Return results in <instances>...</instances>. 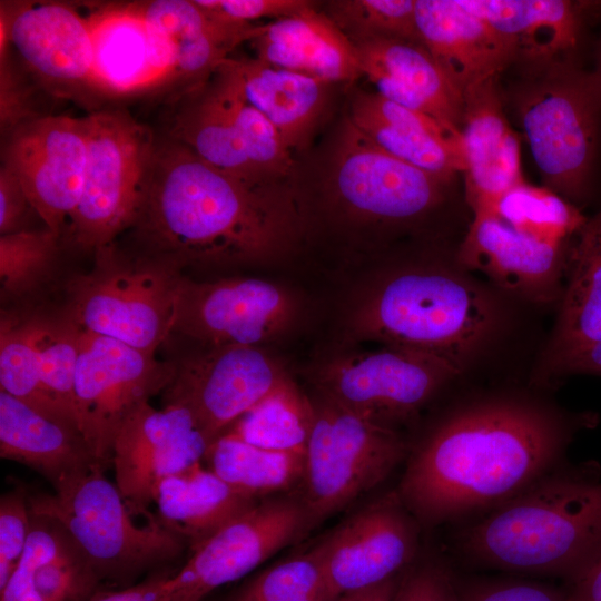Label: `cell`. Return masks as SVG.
<instances>
[{"label":"cell","instance_id":"obj_1","mask_svg":"<svg viewBox=\"0 0 601 601\" xmlns=\"http://www.w3.org/2000/svg\"><path fill=\"white\" fill-rule=\"evenodd\" d=\"M297 226L280 183H246L173 139L156 138L131 226L146 254L181 268L264 262L290 245Z\"/></svg>","mask_w":601,"mask_h":601},{"label":"cell","instance_id":"obj_2","mask_svg":"<svg viewBox=\"0 0 601 601\" xmlns=\"http://www.w3.org/2000/svg\"><path fill=\"white\" fill-rule=\"evenodd\" d=\"M572 425L531 403L497 400L444 420L408 460L398 495L426 523L499 505L541 480Z\"/></svg>","mask_w":601,"mask_h":601},{"label":"cell","instance_id":"obj_3","mask_svg":"<svg viewBox=\"0 0 601 601\" xmlns=\"http://www.w3.org/2000/svg\"><path fill=\"white\" fill-rule=\"evenodd\" d=\"M462 546L486 565L572 581L601 554V481L542 477L467 529Z\"/></svg>","mask_w":601,"mask_h":601},{"label":"cell","instance_id":"obj_4","mask_svg":"<svg viewBox=\"0 0 601 601\" xmlns=\"http://www.w3.org/2000/svg\"><path fill=\"white\" fill-rule=\"evenodd\" d=\"M487 295L445 269L404 270L381 283L353 318V335L463 367L494 323Z\"/></svg>","mask_w":601,"mask_h":601},{"label":"cell","instance_id":"obj_5","mask_svg":"<svg viewBox=\"0 0 601 601\" xmlns=\"http://www.w3.org/2000/svg\"><path fill=\"white\" fill-rule=\"evenodd\" d=\"M511 102L545 187L572 204L591 187L601 139V87L575 61L523 76Z\"/></svg>","mask_w":601,"mask_h":601},{"label":"cell","instance_id":"obj_6","mask_svg":"<svg viewBox=\"0 0 601 601\" xmlns=\"http://www.w3.org/2000/svg\"><path fill=\"white\" fill-rule=\"evenodd\" d=\"M93 255L92 268L67 283L65 314L81 329L155 354L173 335L183 268L146 253L126 254L115 243Z\"/></svg>","mask_w":601,"mask_h":601},{"label":"cell","instance_id":"obj_7","mask_svg":"<svg viewBox=\"0 0 601 601\" xmlns=\"http://www.w3.org/2000/svg\"><path fill=\"white\" fill-rule=\"evenodd\" d=\"M100 464L68 477L52 493L29 494L30 512L60 522L101 581L129 583L174 561L188 545L158 518L138 525Z\"/></svg>","mask_w":601,"mask_h":601},{"label":"cell","instance_id":"obj_8","mask_svg":"<svg viewBox=\"0 0 601 601\" xmlns=\"http://www.w3.org/2000/svg\"><path fill=\"white\" fill-rule=\"evenodd\" d=\"M311 401L300 496L314 529L383 482L404 459L407 445L390 425L318 393Z\"/></svg>","mask_w":601,"mask_h":601},{"label":"cell","instance_id":"obj_9","mask_svg":"<svg viewBox=\"0 0 601 601\" xmlns=\"http://www.w3.org/2000/svg\"><path fill=\"white\" fill-rule=\"evenodd\" d=\"M83 121V186L67 230L71 245L93 253L132 226L156 136L120 109L95 110Z\"/></svg>","mask_w":601,"mask_h":601},{"label":"cell","instance_id":"obj_10","mask_svg":"<svg viewBox=\"0 0 601 601\" xmlns=\"http://www.w3.org/2000/svg\"><path fill=\"white\" fill-rule=\"evenodd\" d=\"M175 362L119 341L81 329L73 384L77 427L97 462L111 466L115 436L140 403L162 393L175 375Z\"/></svg>","mask_w":601,"mask_h":601},{"label":"cell","instance_id":"obj_11","mask_svg":"<svg viewBox=\"0 0 601 601\" xmlns=\"http://www.w3.org/2000/svg\"><path fill=\"white\" fill-rule=\"evenodd\" d=\"M422 352L383 346L333 357L313 373L317 393L381 424L408 418L462 372Z\"/></svg>","mask_w":601,"mask_h":601},{"label":"cell","instance_id":"obj_12","mask_svg":"<svg viewBox=\"0 0 601 601\" xmlns=\"http://www.w3.org/2000/svg\"><path fill=\"white\" fill-rule=\"evenodd\" d=\"M312 530L299 496L259 501L191 551L168 587L173 599L201 601L213 590L234 582Z\"/></svg>","mask_w":601,"mask_h":601},{"label":"cell","instance_id":"obj_13","mask_svg":"<svg viewBox=\"0 0 601 601\" xmlns=\"http://www.w3.org/2000/svg\"><path fill=\"white\" fill-rule=\"evenodd\" d=\"M175 365L164 406L189 410L210 443L289 377L256 346L203 348Z\"/></svg>","mask_w":601,"mask_h":601},{"label":"cell","instance_id":"obj_14","mask_svg":"<svg viewBox=\"0 0 601 601\" xmlns=\"http://www.w3.org/2000/svg\"><path fill=\"white\" fill-rule=\"evenodd\" d=\"M0 27L35 82L57 98L91 102L104 98L93 72L85 16L61 2H3Z\"/></svg>","mask_w":601,"mask_h":601},{"label":"cell","instance_id":"obj_15","mask_svg":"<svg viewBox=\"0 0 601 601\" xmlns=\"http://www.w3.org/2000/svg\"><path fill=\"white\" fill-rule=\"evenodd\" d=\"M1 165L21 183L45 226L62 236L82 193L87 164L83 117L45 115L4 138Z\"/></svg>","mask_w":601,"mask_h":601},{"label":"cell","instance_id":"obj_16","mask_svg":"<svg viewBox=\"0 0 601 601\" xmlns=\"http://www.w3.org/2000/svg\"><path fill=\"white\" fill-rule=\"evenodd\" d=\"M210 441L181 406L137 405L121 423L111 450L115 483L132 514L156 519L149 506L159 484L204 461Z\"/></svg>","mask_w":601,"mask_h":601},{"label":"cell","instance_id":"obj_17","mask_svg":"<svg viewBox=\"0 0 601 601\" xmlns=\"http://www.w3.org/2000/svg\"><path fill=\"white\" fill-rule=\"evenodd\" d=\"M294 313L287 290L269 280L185 278L173 334L193 339L203 348L259 347L280 334Z\"/></svg>","mask_w":601,"mask_h":601},{"label":"cell","instance_id":"obj_18","mask_svg":"<svg viewBox=\"0 0 601 601\" xmlns=\"http://www.w3.org/2000/svg\"><path fill=\"white\" fill-rule=\"evenodd\" d=\"M331 180L352 211L383 221L425 214L440 204L445 185L382 149L348 119L333 157Z\"/></svg>","mask_w":601,"mask_h":601},{"label":"cell","instance_id":"obj_19","mask_svg":"<svg viewBox=\"0 0 601 601\" xmlns=\"http://www.w3.org/2000/svg\"><path fill=\"white\" fill-rule=\"evenodd\" d=\"M397 492L366 505L318 543L327 587L341 598L374 589L412 560L416 532Z\"/></svg>","mask_w":601,"mask_h":601},{"label":"cell","instance_id":"obj_20","mask_svg":"<svg viewBox=\"0 0 601 601\" xmlns=\"http://www.w3.org/2000/svg\"><path fill=\"white\" fill-rule=\"evenodd\" d=\"M97 87L105 97H130L178 83L173 43L134 2L96 4L85 16Z\"/></svg>","mask_w":601,"mask_h":601},{"label":"cell","instance_id":"obj_21","mask_svg":"<svg viewBox=\"0 0 601 601\" xmlns=\"http://www.w3.org/2000/svg\"><path fill=\"white\" fill-rule=\"evenodd\" d=\"M570 245L521 234L493 214L477 211L457 258L464 267L486 275L508 290L548 302L561 297Z\"/></svg>","mask_w":601,"mask_h":601},{"label":"cell","instance_id":"obj_22","mask_svg":"<svg viewBox=\"0 0 601 601\" xmlns=\"http://www.w3.org/2000/svg\"><path fill=\"white\" fill-rule=\"evenodd\" d=\"M415 20L422 45L463 98L513 65L505 38L456 0H416Z\"/></svg>","mask_w":601,"mask_h":601},{"label":"cell","instance_id":"obj_23","mask_svg":"<svg viewBox=\"0 0 601 601\" xmlns=\"http://www.w3.org/2000/svg\"><path fill=\"white\" fill-rule=\"evenodd\" d=\"M508 41L522 76L575 61L583 12L566 0H456Z\"/></svg>","mask_w":601,"mask_h":601},{"label":"cell","instance_id":"obj_24","mask_svg":"<svg viewBox=\"0 0 601 601\" xmlns=\"http://www.w3.org/2000/svg\"><path fill=\"white\" fill-rule=\"evenodd\" d=\"M461 134L465 195L472 213L489 208L505 191L525 181L520 137L506 118L497 79L464 95Z\"/></svg>","mask_w":601,"mask_h":601},{"label":"cell","instance_id":"obj_25","mask_svg":"<svg viewBox=\"0 0 601 601\" xmlns=\"http://www.w3.org/2000/svg\"><path fill=\"white\" fill-rule=\"evenodd\" d=\"M353 45L363 76L378 95L461 131L464 98L421 42L374 39Z\"/></svg>","mask_w":601,"mask_h":601},{"label":"cell","instance_id":"obj_26","mask_svg":"<svg viewBox=\"0 0 601 601\" xmlns=\"http://www.w3.org/2000/svg\"><path fill=\"white\" fill-rule=\"evenodd\" d=\"M348 120L388 154L444 184L456 173L465 171L461 131L392 102L376 91L354 95Z\"/></svg>","mask_w":601,"mask_h":601},{"label":"cell","instance_id":"obj_27","mask_svg":"<svg viewBox=\"0 0 601 601\" xmlns=\"http://www.w3.org/2000/svg\"><path fill=\"white\" fill-rule=\"evenodd\" d=\"M31 513L22 555L0 588V601H87L102 583L63 525Z\"/></svg>","mask_w":601,"mask_h":601},{"label":"cell","instance_id":"obj_28","mask_svg":"<svg viewBox=\"0 0 601 601\" xmlns=\"http://www.w3.org/2000/svg\"><path fill=\"white\" fill-rule=\"evenodd\" d=\"M249 42L255 58L328 83L353 82L363 76L353 42L315 6L262 23Z\"/></svg>","mask_w":601,"mask_h":601},{"label":"cell","instance_id":"obj_29","mask_svg":"<svg viewBox=\"0 0 601 601\" xmlns=\"http://www.w3.org/2000/svg\"><path fill=\"white\" fill-rule=\"evenodd\" d=\"M176 93L166 110L165 137L246 183H280L263 179L247 159L219 67L203 83Z\"/></svg>","mask_w":601,"mask_h":601},{"label":"cell","instance_id":"obj_30","mask_svg":"<svg viewBox=\"0 0 601 601\" xmlns=\"http://www.w3.org/2000/svg\"><path fill=\"white\" fill-rule=\"evenodd\" d=\"M560 302L541 376L570 354L601 342V205L571 242Z\"/></svg>","mask_w":601,"mask_h":601},{"label":"cell","instance_id":"obj_31","mask_svg":"<svg viewBox=\"0 0 601 601\" xmlns=\"http://www.w3.org/2000/svg\"><path fill=\"white\" fill-rule=\"evenodd\" d=\"M0 456L41 474L52 487L99 464L77 426L0 391Z\"/></svg>","mask_w":601,"mask_h":601},{"label":"cell","instance_id":"obj_32","mask_svg":"<svg viewBox=\"0 0 601 601\" xmlns=\"http://www.w3.org/2000/svg\"><path fill=\"white\" fill-rule=\"evenodd\" d=\"M228 61L244 99L275 126L292 151L303 149L324 114L331 83L255 57Z\"/></svg>","mask_w":601,"mask_h":601},{"label":"cell","instance_id":"obj_33","mask_svg":"<svg viewBox=\"0 0 601 601\" xmlns=\"http://www.w3.org/2000/svg\"><path fill=\"white\" fill-rule=\"evenodd\" d=\"M259 501L230 486L201 462L164 480L154 496L158 520L183 536L191 551Z\"/></svg>","mask_w":601,"mask_h":601},{"label":"cell","instance_id":"obj_34","mask_svg":"<svg viewBox=\"0 0 601 601\" xmlns=\"http://www.w3.org/2000/svg\"><path fill=\"white\" fill-rule=\"evenodd\" d=\"M207 467L237 491L260 500L300 484L304 454L275 451L221 434L208 447Z\"/></svg>","mask_w":601,"mask_h":601},{"label":"cell","instance_id":"obj_35","mask_svg":"<svg viewBox=\"0 0 601 601\" xmlns=\"http://www.w3.org/2000/svg\"><path fill=\"white\" fill-rule=\"evenodd\" d=\"M312 417L311 398L288 377L225 433L264 449L304 454Z\"/></svg>","mask_w":601,"mask_h":601},{"label":"cell","instance_id":"obj_36","mask_svg":"<svg viewBox=\"0 0 601 601\" xmlns=\"http://www.w3.org/2000/svg\"><path fill=\"white\" fill-rule=\"evenodd\" d=\"M479 211L493 214L521 234L566 246L587 219L577 205L548 187L526 181L512 187L492 206Z\"/></svg>","mask_w":601,"mask_h":601},{"label":"cell","instance_id":"obj_37","mask_svg":"<svg viewBox=\"0 0 601 601\" xmlns=\"http://www.w3.org/2000/svg\"><path fill=\"white\" fill-rule=\"evenodd\" d=\"M0 391L49 417L77 426L43 385L27 317L4 311L0 321Z\"/></svg>","mask_w":601,"mask_h":601},{"label":"cell","instance_id":"obj_38","mask_svg":"<svg viewBox=\"0 0 601 601\" xmlns=\"http://www.w3.org/2000/svg\"><path fill=\"white\" fill-rule=\"evenodd\" d=\"M27 321L43 385L76 424L73 384L81 328L65 313L59 317L32 315Z\"/></svg>","mask_w":601,"mask_h":601},{"label":"cell","instance_id":"obj_39","mask_svg":"<svg viewBox=\"0 0 601 601\" xmlns=\"http://www.w3.org/2000/svg\"><path fill=\"white\" fill-rule=\"evenodd\" d=\"M228 59L220 63L219 69L245 155L263 179L282 181L294 166L292 150L275 126L244 99Z\"/></svg>","mask_w":601,"mask_h":601},{"label":"cell","instance_id":"obj_40","mask_svg":"<svg viewBox=\"0 0 601 601\" xmlns=\"http://www.w3.org/2000/svg\"><path fill=\"white\" fill-rule=\"evenodd\" d=\"M61 237L48 229L0 235L1 298L18 299L37 292L51 276Z\"/></svg>","mask_w":601,"mask_h":601},{"label":"cell","instance_id":"obj_41","mask_svg":"<svg viewBox=\"0 0 601 601\" xmlns=\"http://www.w3.org/2000/svg\"><path fill=\"white\" fill-rule=\"evenodd\" d=\"M325 14L353 43L374 39L421 42L416 0H338L327 2Z\"/></svg>","mask_w":601,"mask_h":601},{"label":"cell","instance_id":"obj_42","mask_svg":"<svg viewBox=\"0 0 601 601\" xmlns=\"http://www.w3.org/2000/svg\"><path fill=\"white\" fill-rule=\"evenodd\" d=\"M324 590L323 554L319 543L306 552L269 568L248 581L233 601H302Z\"/></svg>","mask_w":601,"mask_h":601},{"label":"cell","instance_id":"obj_43","mask_svg":"<svg viewBox=\"0 0 601 601\" xmlns=\"http://www.w3.org/2000/svg\"><path fill=\"white\" fill-rule=\"evenodd\" d=\"M33 79L22 75L13 61L8 35L0 27V128L4 138L18 126L45 116L37 111L36 90L41 89Z\"/></svg>","mask_w":601,"mask_h":601},{"label":"cell","instance_id":"obj_44","mask_svg":"<svg viewBox=\"0 0 601 601\" xmlns=\"http://www.w3.org/2000/svg\"><path fill=\"white\" fill-rule=\"evenodd\" d=\"M31 528L29 494L12 489L0 499V588L16 569Z\"/></svg>","mask_w":601,"mask_h":601},{"label":"cell","instance_id":"obj_45","mask_svg":"<svg viewBox=\"0 0 601 601\" xmlns=\"http://www.w3.org/2000/svg\"><path fill=\"white\" fill-rule=\"evenodd\" d=\"M205 10L237 22L273 20L297 14L315 3L306 0H195Z\"/></svg>","mask_w":601,"mask_h":601},{"label":"cell","instance_id":"obj_46","mask_svg":"<svg viewBox=\"0 0 601 601\" xmlns=\"http://www.w3.org/2000/svg\"><path fill=\"white\" fill-rule=\"evenodd\" d=\"M460 601H569L568 592L534 582L490 583L460 594Z\"/></svg>","mask_w":601,"mask_h":601},{"label":"cell","instance_id":"obj_47","mask_svg":"<svg viewBox=\"0 0 601 601\" xmlns=\"http://www.w3.org/2000/svg\"><path fill=\"white\" fill-rule=\"evenodd\" d=\"M31 211L36 213L21 183L11 170L1 165L0 235L30 229L27 223Z\"/></svg>","mask_w":601,"mask_h":601},{"label":"cell","instance_id":"obj_48","mask_svg":"<svg viewBox=\"0 0 601 601\" xmlns=\"http://www.w3.org/2000/svg\"><path fill=\"white\" fill-rule=\"evenodd\" d=\"M171 573L161 571L140 583L120 590H100L87 601H173L168 587Z\"/></svg>","mask_w":601,"mask_h":601},{"label":"cell","instance_id":"obj_49","mask_svg":"<svg viewBox=\"0 0 601 601\" xmlns=\"http://www.w3.org/2000/svg\"><path fill=\"white\" fill-rule=\"evenodd\" d=\"M601 376V342L583 347L556 364L544 377L568 375Z\"/></svg>","mask_w":601,"mask_h":601},{"label":"cell","instance_id":"obj_50","mask_svg":"<svg viewBox=\"0 0 601 601\" xmlns=\"http://www.w3.org/2000/svg\"><path fill=\"white\" fill-rule=\"evenodd\" d=\"M568 597L569 601H601V554L572 580Z\"/></svg>","mask_w":601,"mask_h":601},{"label":"cell","instance_id":"obj_51","mask_svg":"<svg viewBox=\"0 0 601 601\" xmlns=\"http://www.w3.org/2000/svg\"><path fill=\"white\" fill-rule=\"evenodd\" d=\"M422 601H460L451 579L435 566H424Z\"/></svg>","mask_w":601,"mask_h":601},{"label":"cell","instance_id":"obj_52","mask_svg":"<svg viewBox=\"0 0 601 601\" xmlns=\"http://www.w3.org/2000/svg\"><path fill=\"white\" fill-rule=\"evenodd\" d=\"M423 570L408 574L396 588L390 601H422Z\"/></svg>","mask_w":601,"mask_h":601},{"label":"cell","instance_id":"obj_53","mask_svg":"<svg viewBox=\"0 0 601 601\" xmlns=\"http://www.w3.org/2000/svg\"><path fill=\"white\" fill-rule=\"evenodd\" d=\"M396 588L394 580H391L374 589L354 594L346 601H390Z\"/></svg>","mask_w":601,"mask_h":601},{"label":"cell","instance_id":"obj_54","mask_svg":"<svg viewBox=\"0 0 601 601\" xmlns=\"http://www.w3.org/2000/svg\"><path fill=\"white\" fill-rule=\"evenodd\" d=\"M349 598V597H348ZM347 598H341L334 594L331 590H324L317 594L306 598L302 601H346Z\"/></svg>","mask_w":601,"mask_h":601},{"label":"cell","instance_id":"obj_55","mask_svg":"<svg viewBox=\"0 0 601 601\" xmlns=\"http://www.w3.org/2000/svg\"><path fill=\"white\" fill-rule=\"evenodd\" d=\"M601 87V43L597 52L595 68L592 70Z\"/></svg>","mask_w":601,"mask_h":601},{"label":"cell","instance_id":"obj_56","mask_svg":"<svg viewBox=\"0 0 601 601\" xmlns=\"http://www.w3.org/2000/svg\"><path fill=\"white\" fill-rule=\"evenodd\" d=\"M173 601H194V600H190V599H187V598H180V599H176V600H173Z\"/></svg>","mask_w":601,"mask_h":601}]
</instances>
